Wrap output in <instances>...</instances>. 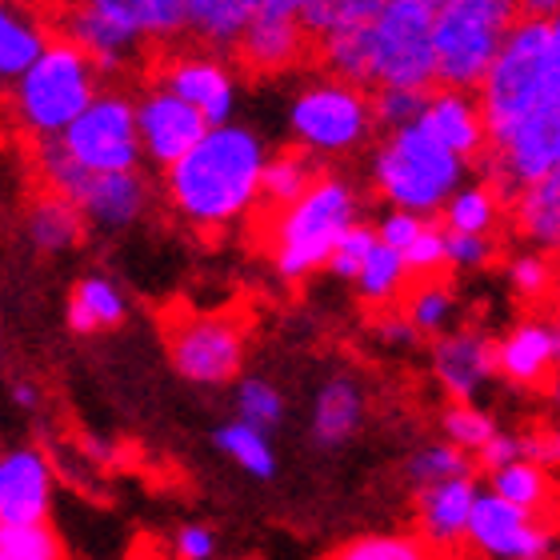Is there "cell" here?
I'll return each mask as SVG.
<instances>
[{
  "instance_id": "cell-1",
  "label": "cell",
  "mask_w": 560,
  "mask_h": 560,
  "mask_svg": "<svg viewBox=\"0 0 560 560\" xmlns=\"http://www.w3.org/2000/svg\"><path fill=\"white\" fill-rule=\"evenodd\" d=\"M265 168V140L245 125H221L164 173V192L188 224L224 229L260 205Z\"/></svg>"
},
{
  "instance_id": "cell-2",
  "label": "cell",
  "mask_w": 560,
  "mask_h": 560,
  "mask_svg": "<svg viewBox=\"0 0 560 560\" xmlns=\"http://www.w3.org/2000/svg\"><path fill=\"white\" fill-rule=\"evenodd\" d=\"M9 89V117L28 144L60 140L93 108L96 96L105 93L101 69L89 60V52H81L60 36L48 45L45 57Z\"/></svg>"
},
{
  "instance_id": "cell-3",
  "label": "cell",
  "mask_w": 560,
  "mask_h": 560,
  "mask_svg": "<svg viewBox=\"0 0 560 560\" xmlns=\"http://www.w3.org/2000/svg\"><path fill=\"white\" fill-rule=\"evenodd\" d=\"M357 224V192L345 176L320 173L316 185L284 212L265 217L269 257L280 280H304L328 269L340 236Z\"/></svg>"
},
{
  "instance_id": "cell-4",
  "label": "cell",
  "mask_w": 560,
  "mask_h": 560,
  "mask_svg": "<svg viewBox=\"0 0 560 560\" xmlns=\"http://www.w3.org/2000/svg\"><path fill=\"white\" fill-rule=\"evenodd\" d=\"M468 161L444 149L424 125L385 132L373 152V185L393 209L436 217L465 188Z\"/></svg>"
},
{
  "instance_id": "cell-5",
  "label": "cell",
  "mask_w": 560,
  "mask_h": 560,
  "mask_svg": "<svg viewBox=\"0 0 560 560\" xmlns=\"http://www.w3.org/2000/svg\"><path fill=\"white\" fill-rule=\"evenodd\" d=\"M521 16V0H448L436 9V89L480 93Z\"/></svg>"
},
{
  "instance_id": "cell-6",
  "label": "cell",
  "mask_w": 560,
  "mask_h": 560,
  "mask_svg": "<svg viewBox=\"0 0 560 560\" xmlns=\"http://www.w3.org/2000/svg\"><path fill=\"white\" fill-rule=\"evenodd\" d=\"M552 65V21H533L521 16L509 40H504L501 57L489 69L480 84V108H485V125H489V149H501L513 137L516 125L545 101V84H549Z\"/></svg>"
},
{
  "instance_id": "cell-7",
  "label": "cell",
  "mask_w": 560,
  "mask_h": 560,
  "mask_svg": "<svg viewBox=\"0 0 560 560\" xmlns=\"http://www.w3.org/2000/svg\"><path fill=\"white\" fill-rule=\"evenodd\" d=\"M289 129L296 144L316 156H345L373 137V93L337 77L304 84L289 108Z\"/></svg>"
},
{
  "instance_id": "cell-8",
  "label": "cell",
  "mask_w": 560,
  "mask_h": 560,
  "mask_svg": "<svg viewBox=\"0 0 560 560\" xmlns=\"http://www.w3.org/2000/svg\"><path fill=\"white\" fill-rule=\"evenodd\" d=\"M432 28H436V9H429L424 0H388V9L373 24V89H420V93H432L441 84Z\"/></svg>"
},
{
  "instance_id": "cell-9",
  "label": "cell",
  "mask_w": 560,
  "mask_h": 560,
  "mask_svg": "<svg viewBox=\"0 0 560 560\" xmlns=\"http://www.w3.org/2000/svg\"><path fill=\"white\" fill-rule=\"evenodd\" d=\"M168 361L192 385H229L245 364V320L236 313H176L164 316Z\"/></svg>"
},
{
  "instance_id": "cell-10",
  "label": "cell",
  "mask_w": 560,
  "mask_h": 560,
  "mask_svg": "<svg viewBox=\"0 0 560 560\" xmlns=\"http://www.w3.org/2000/svg\"><path fill=\"white\" fill-rule=\"evenodd\" d=\"M60 144L89 168V173H137L140 156V129H137V101L120 89H105L93 108L72 125Z\"/></svg>"
},
{
  "instance_id": "cell-11",
  "label": "cell",
  "mask_w": 560,
  "mask_h": 560,
  "mask_svg": "<svg viewBox=\"0 0 560 560\" xmlns=\"http://www.w3.org/2000/svg\"><path fill=\"white\" fill-rule=\"evenodd\" d=\"M468 549L485 560H552V528L497 492H480L468 525Z\"/></svg>"
},
{
  "instance_id": "cell-12",
  "label": "cell",
  "mask_w": 560,
  "mask_h": 560,
  "mask_svg": "<svg viewBox=\"0 0 560 560\" xmlns=\"http://www.w3.org/2000/svg\"><path fill=\"white\" fill-rule=\"evenodd\" d=\"M137 129L144 161H152L161 173H168L176 161H185L188 152L209 137L212 125L205 120L200 108H192L188 101L168 93L164 84H152L149 93L137 101Z\"/></svg>"
},
{
  "instance_id": "cell-13",
  "label": "cell",
  "mask_w": 560,
  "mask_h": 560,
  "mask_svg": "<svg viewBox=\"0 0 560 560\" xmlns=\"http://www.w3.org/2000/svg\"><path fill=\"white\" fill-rule=\"evenodd\" d=\"M161 84L168 93L180 96V101H188L192 108H200L212 129L233 125L236 81H233V72L221 65V57H212L205 48H200V52L168 57L161 65Z\"/></svg>"
},
{
  "instance_id": "cell-14",
  "label": "cell",
  "mask_w": 560,
  "mask_h": 560,
  "mask_svg": "<svg viewBox=\"0 0 560 560\" xmlns=\"http://www.w3.org/2000/svg\"><path fill=\"white\" fill-rule=\"evenodd\" d=\"M497 364L501 376L516 388H545L560 373V328L545 316H525L516 320L501 340H497Z\"/></svg>"
},
{
  "instance_id": "cell-15",
  "label": "cell",
  "mask_w": 560,
  "mask_h": 560,
  "mask_svg": "<svg viewBox=\"0 0 560 560\" xmlns=\"http://www.w3.org/2000/svg\"><path fill=\"white\" fill-rule=\"evenodd\" d=\"M52 465L36 448H12L0 460V528L48 525Z\"/></svg>"
},
{
  "instance_id": "cell-16",
  "label": "cell",
  "mask_w": 560,
  "mask_h": 560,
  "mask_svg": "<svg viewBox=\"0 0 560 560\" xmlns=\"http://www.w3.org/2000/svg\"><path fill=\"white\" fill-rule=\"evenodd\" d=\"M477 480H444L432 489H417V537L429 540L444 560H453L460 545H468V525L477 509Z\"/></svg>"
},
{
  "instance_id": "cell-17",
  "label": "cell",
  "mask_w": 560,
  "mask_h": 560,
  "mask_svg": "<svg viewBox=\"0 0 560 560\" xmlns=\"http://www.w3.org/2000/svg\"><path fill=\"white\" fill-rule=\"evenodd\" d=\"M432 373L441 388L453 397V405H472L477 388L492 376H501L497 364V340L477 332V328H460L436 340L432 349Z\"/></svg>"
},
{
  "instance_id": "cell-18",
  "label": "cell",
  "mask_w": 560,
  "mask_h": 560,
  "mask_svg": "<svg viewBox=\"0 0 560 560\" xmlns=\"http://www.w3.org/2000/svg\"><path fill=\"white\" fill-rule=\"evenodd\" d=\"M308 57H316V45L301 28V16L272 12V9H260V16L245 33L241 48H236L241 69L253 72V77L284 72V69H292V65H301V60H308Z\"/></svg>"
},
{
  "instance_id": "cell-19",
  "label": "cell",
  "mask_w": 560,
  "mask_h": 560,
  "mask_svg": "<svg viewBox=\"0 0 560 560\" xmlns=\"http://www.w3.org/2000/svg\"><path fill=\"white\" fill-rule=\"evenodd\" d=\"M52 28H57L60 40H69V45H77L81 52H89V60L101 69V77L120 72L137 52H144V40L129 36L113 21H105V16L96 9H89L84 0L52 12Z\"/></svg>"
},
{
  "instance_id": "cell-20",
  "label": "cell",
  "mask_w": 560,
  "mask_h": 560,
  "mask_svg": "<svg viewBox=\"0 0 560 560\" xmlns=\"http://www.w3.org/2000/svg\"><path fill=\"white\" fill-rule=\"evenodd\" d=\"M444 149H453L460 161L477 164L489 152V125L477 93H456V89H432L424 120H420Z\"/></svg>"
},
{
  "instance_id": "cell-21",
  "label": "cell",
  "mask_w": 560,
  "mask_h": 560,
  "mask_svg": "<svg viewBox=\"0 0 560 560\" xmlns=\"http://www.w3.org/2000/svg\"><path fill=\"white\" fill-rule=\"evenodd\" d=\"M57 40L52 12L36 9L33 0H4L0 4V77L16 84Z\"/></svg>"
},
{
  "instance_id": "cell-22",
  "label": "cell",
  "mask_w": 560,
  "mask_h": 560,
  "mask_svg": "<svg viewBox=\"0 0 560 560\" xmlns=\"http://www.w3.org/2000/svg\"><path fill=\"white\" fill-rule=\"evenodd\" d=\"M77 209L101 229H129L149 209V180L140 173H93L77 197Z\"/></svg>"
},
{
  "instance_id": "cell-23",
  "label": "cell",
  "mask_w": 560,
  "mask_h": 560,
  "mask_svg": "<svg viewBox=\"0 0 560 560\" xmlns=\"http://www.w3.org/2000/svg\"><path fill=\"white\" fill-rule=\"evenodd\" d=\"M265 0H188V36L205 52H236Z\"/></svg>"
},
{
  "instance_id": "cell-24",
  "label": "cell",
  "mask_w": 560,
  "mask_h": 560,
  "mask_svg": "<svg viewBox=\"0 0 560 560\" xmlns=\"http://www.w3.org/2000/svg\"><path fill=\"white\" fill-rule=\"evenodd\" d=\"M105 21L125 28L137 40H176L188 33V0H84Z\"/></svg>"
},
{
  "instance_id": "cell-25",
  "label": "cell",
  "mask_w": 560,
  "mask_h": 560,
  "mask_svg": "<svg viewBox=\"0 0 560 560\" xmlns=\"http://www.w3.org/2000/svg\"><path fill=\"white\" fill-rule=\"evenodd\" d=\"M84 224L89 217L69 197H57L48 188H40L24 212V236L33 241L36 253H65V248L81 245Z\"/></svg>"
},
{
  "instance_id": "cell-26",
  "label": "cell",
  "mask_w": 560,
  "mask_h": 560,
  "mask_svg": "<svg viewBox=\"0 0 560 560\" xmlns=\"http://www.w3.org/2000/svg\"><path fill=\"white\" fill-rule=\"evenodd\" d=\"M509 209L516 236H525L540 253H560V168L549 180L525 188Z\"/></svg>"
},
{
  "instance_id": "cell-27",
  "label": "cell",
  "mask_w": 560,
  "mask_h": 560,
  "mask_svg": "<svg viewBox=\"0 0 560 560\" xmlns=\"http://www.w3.org/2000/svg\"><path fill=\"white\" fill-rule=\"evenodd\" d=\"M316 65L349 81L357 89H373L376 84V45H373V24L369 28H349V33H332L325 40H316Z\"/></svg>"
},
{
  "instance_id": "cell-28",
  "label": "cell",
  "mask_w": 560,
  "mask_h": 560,
  "mask_svg": "<svg viewBox=\"0 0 560 560\" xmlns=\"http://www.w3.org/2000/svg\"><path fill=\"white\" fill-rule=\"evenodd\" d=\"M492 492L504 501L521 504L533 516H540L545 525H552L560 516V485L552 480L549 468L533 465V460H516V465L492 472Z\"/></svg>"
},
{
  "instance_id": "cell-29",
  "label": "cell",
  "mask_w": 560,
  "mask_h": 560,
  "mask_svg": "<svg viewBox=\"0 0 560 560\" xmlns=\"http://www.w3.org/2000/svg\"><path fill=\"white\" fill-rule=\"evenodd\" d=\"M316 156L308 149H280L277 156H269V168H265V180H260V212L272 217V212H284L289 205L308 192L316 185Z\"/></svg>"
},
{
  "instance_id": "cell-30",
  "label": "cell",
  "mask_w": 560,
  "mask_h": 560,
  "mask_svg": "<svg viewBox=\"0 0 560 560\" xmlns=\"http://www.w3.org/2000/svg\"><path fill=\"white\" fill-rule=\"evenodd\" d=\"M361 412H364L361 388L352 385V381H345V376L328 381L316 393V405H313V441L320 448L345 444L357 432V424H361Z\"/></svg>"
},
{
  "instance_id": "cell-31",
  "label": "cell",
  "mask_w": 560,
  "mask_h": 560,
  "mask_svg": "<svg viewBox=\"0 0 560 560\" xmlns=\"http://www.w3.org/2000/svg\"><path fill=\"white\" fill-rule=\"evenodd\" d=\"M125 320V296L113 280L84 277L69 296V328L72 332H96V328H117Z\"/></svg>"
},
{
  "instance_id": "cell-32",
  "label": "cell",
  "mask_w": 560,
  "mask_h": 560,
  "mask_svg": "<svg viewBox=\"0 0 560 560\" xmlns=\"http://www.w3.org/2000/svg\"><path fill=\"white\" fill-rule=\"evenodd\" d=\"M388 0H316L301 12V28L308 40H325L332 33H349V28H369L381 21Z\"/></svg>"
},
{
  "instance_id": "cell-33",
  "label": "cell",
  "mask_w": 560,
  "mask_h": 560,
  "mask_svg": "<svg viewBox=\"0 0 560 560\" xmlns=\"http://www.w3.org/2000/svg\"><path fill=\"white\" fill-rule=\"evenodd\" d=\"M320 560H444L429 540L417 533H364L337 549H328Z\"/></svg>"
},
{
  "instance_id": "cell-34",
  "label": "cell",
  "mask_w": 560,
  "mask_h": 560,
  "mask_svg": "<svg viewBox=\"0 0 560 560\" xmlns=\"http://www.w3.org/2000/svg\"><path fill=\"white\" fill-rule=\"evenodd\" d=\"M501 205L504 200L492 192L485 180L480 185H465L456 192L441 212V224L448 233H465V236H489L501 221Z\"/></svg>"
},
{
  "instance_id": "cell-35",
  "label": "cell",
  "mask_w": 560,
  "mask_h": 560,
  "mask_svg": "<svg viewBox=\"0 0 560 560\" xmlns=\"http://www.w3.org/2000/svg\"><path fill=\"white\" fill-rule=\"evenodd\" d=\"M217 448H221L229 460H236V468H245L248 477L269 480L277 472V456H272L269 436L245 420H229L217 429Z\"/></svg>"
},
{
  "instance_id": "cell-36",
  "label": "cell",
  "mask_w": 560,
  "mask_h": 560,
  "mask_svg": "<svg viewBox=\"0 0 560 560\" xmlns=\"http://www.w3.org/2000/svg\"><path fill=\"white\" fill-rule=\"evenodd\" d=\"M409 277L412 272H409V265H405V253H397V248H388V245H376L369 265H364V272L357 277V292H361V301H369V304H388L409 292L405 289V284H412Z\"/></svg>"
},
{
  "instance_id": "cell-37",
  "label": "cell",
  "mask_w": 560,
  "mask_h": 560,
  "mask_svg": "<svg viewBox=\"0 0 560 560\" xmlns=\"http://www.w3.org/2000/svg\"><path fill=\"white\" fill-rule=\"evenodd\" d=\"M405 316L412 320L417 332H441L453 316V289L444 277L412 280V289L405 292Z\"/></svg>"
},
{
  "instance_id": "cell-38",
  "label": "cell",
  "mask_w": 560,
  "mask_h": 560,
  "mask_svg": "<svg viewBox=\"0 0 560 560\" xmlns=\"http://www.w3.org/2000/svg\"><path fill=\"white\" fill-rule=\"evenodd\" d=\"M472 477V456L456 444H429L409 460V480L417 489H432L444 480H465Z\"/></svg>"
},
{
  "instance_id": "cell-39",
  "label": "cell",
  "mask_w": 560,
  "mask_h": 560,
  "mask_svg": "<svg viewBox=\"0 0 560 560\" xmlns=\"http://www.w3.org/2000/svg\"><path fill=\"white\" fill-rule=\"evenodd\" d=\"M441 429L444 436H448V444H456V448H465V453L480 456L485 448H489L492 441H497V420L489 417V412H480L477 405H448L441 417Z\"/></svg>"
},
{
  "instance_id": "cell-40",
  "label": "cell",
  "mask_w": 560,
  "mask_h": 560,
  "mask_svg": "<svg viewBox=\"0 0 560 560\" xmlns=\"http://www.w3.org/2000/svg\"><path fill=\"white\" fill-rule=\"evenodd\" d=\"M0 560H65V540L52 525L0 528Z\"/></svg>"
},
{
  "instance_id": "cell-41",
  "label": "cell",
  "mask_w": 560,
  "mask_h": 560,
  "mask_svg": "<svg viewBox=\"0 0 560 560\" xmlns=\"http://www.w3.org/2000/svg\"><path fill=\"white\" fill-rule=\"evenodd\" d=\"M432 93H420V89H373V113L376 125L385 132L409 129L424 120V108H429Z\"/></svg>"
},
{
  "instance_id": "cell-42",
  "label": "cell",
  "mask_w": 560,
  "mask_h": 560,
  "mask_svg": "<svg viewBox=\"0 0 560 560\" xmlns=\"http://www.w3.org/2000/svg\"><path fill=\"white\" fill-rule=\"evenodd\" d=\"M236 412H241V420L245 424H253V429H277L280 417H284V400H280V393L269 385V381H241V388H236Z\"/></svg>"
},
{
  "instance_id": "cell-43",
  "label": "cell",
  "mask_w": 560,
  "mask_h": 560,
  "mask_svg": "<svg viewBox=\"0 0 560 560\" xmlns=\"http://www.w3.org/2000/svg\"><path fill=\"white\" fill-rule=\"evenodd\" d=\"M405 265H409L412 280L441 277L448 269V233H444V224L429 221V229L417 236V245L405 253Z\"/></svg>"
},
{
  "instance_id": "cell-44",
  "label": "cell",
  "mask_w": 560,
  "mask_h": 560,
  "mask_svg": "<svg viewBox=\"0 0 560 560\" xmlns=\"http://www.w3.org/2000/svg\"><path fill=\"white\" fill-rule=\"evenodd\" d=\"M376 245H381L376 229H369V224L357 221L349 233L340 236L337 253H332V260H328V269L337 272V277H345V280H357L364 272V265H369V257H373Z\"/></svg>"
},
{
  "instance_id": "cell-45",
  "label": "cell",
  "mask_w": 560,
  "mask_h": 560,
  "mask_svg": "<svg viewBox=\"0 0 560 560\" xmlns=\"http://www.w3.org/2000/svg\"><path fill=\"white\" fill-rule=\"evenodd\" d=\"M509 284L521 301H545L552 292V265L540 253H521L509 265Z\"/></svg>"
},
{
  "instance_id": "cell-46",
  "label": "cell",
  "mask_w": 560,
  "mask_h": 560,
  "mask_svg": "<svg viewBox=\"0 0 560 560\" xmlns=\"http://www.w3.org/2000/svg\"><path fill=\"white\" fill-rule=\"evenodd\" d=\"M424 229H429V217L393 209V212H385V217H381V224H376V236H381V245L397 248V253H409Z\"/></svg>"
},
{
  "instance_id": "cell-47",
  "label": "cell",
  "mask_w": 560,
  "mask_h": 560,
  "mask_svg": "<svg viewBox=\"0 0 560 560\" xmlns=\"http://www.w3.org/2000/svg\"><path fill=\"white\" fill-rule=\"evenodd\" d=\"M492 257H497V245H492L489 236L448 233V269H485Z\"/></svg>"
},
{
  "instance_id": "cell-48",
  "label": "cell",
  "mask_w": 560,
  "mask_h": 560,
  "mask_svg": "<svg viewBox=\"0 0 560 560\" xmlns=\"http://www.w3.org/2000/svg\"><path fill=\"white\" fill-rule=\"evenodd\" d=\"M516 460H525V436H509V432H497V441L477 456V468L485 472H501V468L516 465Z\"/></svg>"
},
{
  "instance_id": "cell-49",
  "label": "cell",
  "mask_w": 560,
  "mask_h": 560,
  "mask_svg": "<svg viewBox=\"0 0 560 560\" xmlns=\"http://www.w3.org/2000/svg\"><path fill=\"white\" fill-rule=\"evenodd\" d=\"M217 557V537L205 525H185L173 537V560H212Z\"/></svg>"
},
{
  "instance_id": "cell-50",
  "label": "cell",
  "mask_w": 560,
  "mask_h": 560,
  "mask_svg": "<svg viewBox=\"0 0 560 560\" xmlns=\"http://www.w3.org/2000/svg\"><path fill=\"white\" fill-rule=\"evenodd\" d=\"M525 460L540 468H560V429H537L525 436Z\"/></svg>"
},
{
  "instance_id": "cell-51",
  "label": "cell",
  "mask_w": 560,
  "mask_h": 560,
  "mask_svg": "<svg viewBox=\"0 0 560 560\" xmlns=\"http://www.w3.org/2000/svg\"><path fill=\"white\" fill-rule=\"evenodd\" d=\"M381 332H385V340H400V345H409V340L417 337V328H412L409 316H385V320H381Z\"/></svg>"
},
{
  "instance_id": "cell-52",
  "label": "cell",
  "mask_w": 560,
  "mask_h": 560,
  "mask_svg": "<svg viewBox=\"0 0 560 560\" xmlns=\"http://www.w3.org/2000/svg\"><path fill=\"white\" fill-rule=\"evenodd\" d=\"M521 12H525V16H533V21H557L560 0H521Z\"/></svg>"
},
{
  "instance_id": "cell-53",
  "label": "cell",
  "mask_w": 560,
  "mask_h": 560,
  "mask_svg": "<svg viewBox=\"0 0 560 560\" xmlns=\"http://www.w3.org/2000/svg\"><path fill=\"white\" fill-rule=\"evenodd\" d=\"M125 560H173V557H168V552H164L156 540L144 537V540H137V545H132V552Z\"/></svg>"
},
{
  "instance_id": "cell-54",
  "label": "cell",
  "mask_w": 560,
  "mask_h": 560,
  "mask_svg": "<svg viewBox=\"0 0 560 560\" xmlns=\"http://www.w3.org/2000/svg\"><path fill=\"white\" fill-rule=\"evenodd\" d=\"M12 400H16L21 409H36V400H40V393H36V385L21 381V385H12Z\"/></svg>"
},
{
  "instance_id": "cell-55",
  "label": "cell",
  "mask_w": 560,
  "mask_h": 560,
  "mask_svg": "<svg viewBox=\"0 0 560 560\" xmlns=\"http://www.w3.org/2000/svg\"><path fill=\"white\" fill-rule=\"evenodd\" d=\"M308 4H316V0H265V9L272 12H289V16H301Z\"/></svg>"
},
{
  "instance_id": "cell-56",
  "label": "cell",
  "mask_w": 560,
  "mask_h": 560,
  "mask_svg": "<svg viewBox=\"0 0 560 560\" xmlns=\"http://www.w3.org/2000/svg\"><path fill=\"white\" fill-rule=\"evenodd\" d=\"M84 453L93 456V465H108V460H113V448H108V444H101V441H93V436H84Z\"/></svg>"
},
{
  "instance_id": "cell-57",
  "label": "cell",
  "mask_w": 560,
  "mask_h": 560,
  "mask_svg": "<svg viewBox=\"0 0 560 560\" xmlns=\"http://www.w3.org/2000/svg\"><path fill=\"white\" fill-rule=\"evenodd\" d=\"M33 4L45 12H60V9H69V4H77V0H33Z\"/></svg>"
},
{
  "instance_id": "cell-58",
  "label": "cell",
  "mask_w": 560,
  "mask_h": 560,
  "mask_svg": "<svg viewBox=\"0 0 560 560\" xmlns=\"http://www.w3.org/2000/svg\"><path fill=\"white\" fill-rule=\"evenodd\" d=\"M549 393H552V400H557V405H560V373H557V381H552V388H549Z\"/></svg>"
},
{
  "instance_id": "cell-59",
  "label": "cell",
  "mask_w": 560,
  "mask_h": 560,
  "mask_svg": "<svg viewBox=\"0 0 560 560\" xmlns=\"http://www.w3.org/2000/svg\"><path fill=\"white\" fill-rule=\"evenodd\" d=\"M424 4H429V9H444V4H448V0H424Z\"/></svg>"
},
{
  "instance_id": "cell-60",
  "label": "cell",
  "mask_w": 560,
  "mask_h": 560,
  "mask_svg": "<svg viewBox=\"0 0 560 560\" xmlns=\"http://www.w3.org/2000/svg\"><path fill=\"white\" fill-rule=\"evenodd\" d=\"M241 560H260V557H241Z\"/></svg>"
},
{
  "instance_id": "cell-61",
  "label": "cell",
  "mask_w": 560,
  "mask_h": 560,
  "mask_svg": "<svg viewBox=\"0 0 560 560\" xmlns=\"http://www.w3.org/2000/svg\"><path fill=\"white\" fill-rule=\"evenodd\" d=\"M557 328H560V320H557Z\"/></svg>"
}]
</instances>
